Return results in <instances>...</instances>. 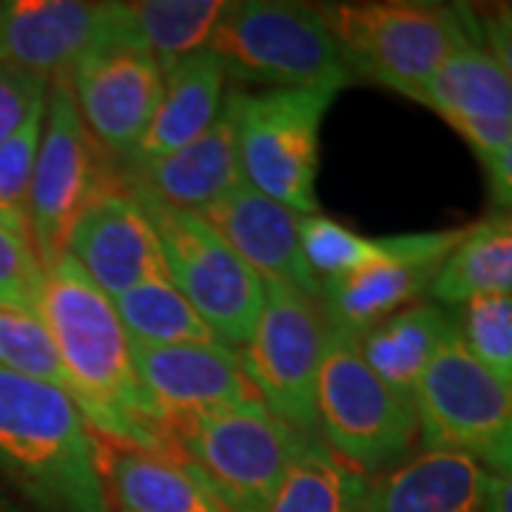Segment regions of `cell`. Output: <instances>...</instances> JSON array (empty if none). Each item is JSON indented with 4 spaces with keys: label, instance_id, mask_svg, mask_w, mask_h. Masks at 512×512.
Segmentation results:
<instances>
[{
    "label": "cell",
    "instance_id": "cell-36",
    "mask_svg": "<svg viewBox=\"0 0 512 512\" xmlns=\"http://www.w3.org/2000/svg\"><path fill=\"white\" fill-rule=\"evenodd\" d=\"M495 512H512V470L495 473Z\"/></svg>",
    "mask_w": 512,
    "mask_h": 512
},
{
    "label": "cell",
    "instance_id": "cell-21",
    "mask_svg": "<svg viewBox=\"0 0 512 512\" xmlns=\"http://www.w3.org/2000/svg\"><path fill=\"white\" fill-rule=\"evenodd\" d=\"M97 467L120 512H231L202 481L160 453L97 441Z\"/></svg>",
    "mask_w": 512,
    "mask_h": 512
},
{
    "label": "cell",
    "instance_id": "cell-19",
    "mask_svg": "<svg viewBox=\"0 0 512 512\" xmlns=\"http://www.w3.org/2000/svg\"><path fill=\"white\" fill-rule=\"evenodd\" d=\"M367 512H495V473L467 453L424 447L370 481Z\"/></svg>",
    "mask_w": 512,
    "mask_h": 512
},
{
    "label": "cell",
    "instance_id": "cell-27",
    "mask_svg": "<svg viewBox=\"0 0 512 512\" xmlns=\"http://www.w3.org/2000/svg\"><path fill=\"white\" fill-rule=\"evenodd\" d=\"M114 311L120 316L128 339L137 345H208L220 342L217 333L171 285V279H148L143 285L120 293Z\"/></svg>",
    "mask_w": 512,
    "mask_h": 512
},
{
    "label": "cell",
    "instance_id": "cell-12",
    "mask_svg": "<svg viewBox=\"0 0 512 512\" xmlns=\"http://www.w3.org/2000/svg\"><path fill=\"white\" fill-rule=\"evenodd\" d=\"M77 111L100 146L120 163L140 143L163 94V69L128 32L123 3H114L109 32L66 77Z\"/></svg>",
    "mask_w": 512,
    "mask_h": 512
},
{
    "label": "cell",
    "instance_id": "cell-37",
    "mask_svg": "<svg viewBox=\"0 0 512 512\" xmlns=\"http://www.w3.org/2000/svg\"><path fill=\"white\" fill-rule=\"evenodd\" d=\"M0 512H23V510H20L18 504L12 501V498H6V495L0 493Z\"/></svg>",
    "mask_w": 512,
    "mask_h": 512
},
{
    "label": "cell",
    "instance_id": "cell-15",
    "mask_svg": "<svg viewBox=\"0 0 512 512\" xmlns=\"http://www.w3.org/2000/svg\"><path fill=\"white\" fill-rule=\"evenodd\" d=\"M111 20L114 3L0 0V60L52 86L72 74Z\"/></svg>",
    "mask_w": 512,
    "mask_h": 512
},
{
    "label": "cell",
    "instance_id": "cell-22",
    "mask_svg": "<svg viewBox=\"0 0 512 512\" xmlns=\"http://www.w3.org/2000/svg\"><path fill=\"white\" fill-rule=\"evenodd\" d=\"M453 333V311L436 302H416L365 330L359 336V350L390 390L413 402L424 370Z\"/></svg>",
    "mask_w": 512,
    "mask_h": 512
},
{
    "label": "cell",
    "instance_id": "cell-16",
    "mask_svg": "<svg viewBox=\"0 0 512 512\" xmlns=\"http://www.w3.org/2000/svg\"><path fill=\"white\" fill-rule=\"evenodd\" d=\"M131 359L146 396L163 419L259 402L239 350L208 345H137Z\"/></svg>",
    "mask_w": 512,
    "mask_h": 512
},
{
    "label": "cell",
    "instance_id": "cell-7",
    "mask_svg": "<svg viewBox=\"0 0 512 512\" xmlns=\"http://www.w3.org/2000/svg\"><path fill=\"white\" fill-rule=\"evenodd\" d=\"M123 183L126 180L117 160L83 123L69 83H52L46 94L43 137L26 202L29 237L43 268H52L66 254V239L80 214Z\"/></svg>",
    "mask_w": 512,
    "mask_h": 512
},
{
    "label": "cell",
    "instance_id": "cell-13",
    "mask_svg": "<svg viewBox=\"0 0 512 512\" xmlns=\"http://www.w3.org/2000/svg\"><path fill=\"white\" fill-rule=\"evenodd\" d=\"M467 228L387 237V254L370 268L322 291V311L333 330L362 336L402 308L430 293L444 259L453 254Z\"/></svg>",
    "mask_w": 512,
    "mask_h": 512
},
{
    "label": "cell",
    "instance_id": "cell-20",
    "mask_svg": "<svg viewBox=\"0 0 512 512\" xmlns=\"http://www.w3.org/2000/svg\"><path fill=\"white\" fill-rule=\"evenodd\" d=\"M228 74L222 60L208 49L183 57L163 72V94L140 143L131 148L120 168L151 163L177 148L194 143L214 126L225 103Z\"/></svg>",
    "mask_w": 512,
    "mask_h": 512
},
{
    "label": "cell",
    "instance_id": "cell-30",
    "mask_svg": "<svg viewBox=\"0 0 512 512\" xmlns=\"http://www.w3.org/2000/svg\"><path fill=\"white\" fill-rule=\"evenodd\" d=\"M453 322L470 356L512 387V293L467 299L456 308Z\"/></svg>",
    "mask_w": 512,
    "mask_h": 512
},
{
    "label": "cell",
    "instance_id": "cell-29",
    "mask_svg": "<svg viewBox=\"0 0 512 512\" xmlns=\"http://www.w3.org/2000/svg\"><path fill=\"white\" fill-rule=\"evenodd\" d=\"M0 367L23 379L52 384L69 396L66 370L40 313L0 308Z\"/></svg>",
    "mask_w": 512,
    "mask_h": 512
},
{
    "label": "cell",
    "instance_id": "cell-24",
    "mask_svg": "<svg viewBox=\"0 0 512 512\" xmlns=\"http://www.w3.org/2000/svg\"><path fill=\"white\" fill-rule=\"evenodd\" d=\"M512 293V214H493L467 225L464 239L444 259L430 285L441 308H458L467 299Z\"/></svg>",
    "mask_w": 512,
    "mask_h": 512
},
{
    "label": "cell",
    "instance_id": "cell-26",
    "mask_svg": "<svg viewBox=\"0 0 512 512\" xmlns=\"http://www.w3.org/2000/svg\"><path fill=\"white\" fill-rule=\"evenodd\" d=\"M225 6V0H134L123 3V12L128 32L168 72L208 46Z\"/></svg>",
    "mask_w": 512,
    "mask_h": 512
},
{
    "label": "cell",
    "instance_id": "cell-8",
    "mask_svg": "<svg viewBox=\"0 0 512 512\" xmlns=\"http://www.w3.org/2000/svg\"><path fill=\"white\" fill-rule=\"evenodd\" d=\"M342 89H237V146L245 183L296 214H319L322 123Z\"/></svg>",
    "mask_w": 512,
    "mask_h": 512
},
{
    "label": "cell",
    "instance_id": "cell-9",
    "mask_svg": "<svg viewBox=\"0 0 512 512\" xmlns=\"http://www.w3.org/2000/svg\"><path fill=\"white\" fill-rule=\"evenodd\" d=\"M134 197L140 200L160 239L171 285L183 293L222 345L234 350L245 348L265 305V282L200 214L180 211L140 194Z\"/></svg>",
    "mask_w": 512,
    "mask_h": 512
},
{
    "label": "cell",
    "instance_id": "cell-18",
    "mask_svg": "<svg viewBox=\"0 0 512 512\" xmlns=\"http://www.w3.org/2000/svg\"><path fill=\"white\" fill-rule=\"evenodd\" d=\"M200 217L262 282L291 285L322 302V288L316 285L299 245L302 214L242 183L220 202L200 211Z\"/></svg>",
    "mask_w": 512,
    "mask_h": 512
},
{
    "label": "cell",
    "instance_id": "cell-35",
    "mask_svg": "<svg viewBox=\"0 0 512 512\" xmlns=\"http://www.w3.org/2000/svg\"><path fill=\"white\" fill-rule=\"evenodd\" d=\"M487 168V180H490V191L493 200L512 214V140L501 148L498 154L481 160Z\"/></svg>",
    "mask_w": 512,
    "mask_h": 512
},
{
    "label": "cell",
    "instance_id": "cell-14",
    "mask_svg": "<svg viewBox=\"0 0 512 512\" xmlns=\"http://www.w3.org/2000/svg\"><path fill=\"white\" fill-rule=\"evenodd\" d=\"M66 254L109 299L168 276L154 225L126 183L80 214L66 239Z\"/></svg>",
    "mask_w": 512,
    "mask_h": 512
},
{
    "label": "cell",
    "instance_id": "cell-28",
    "mask_svg": "<svg viewBox=\"0 0 512 512\" xmlns=\"http://www.w3.org/2000/svg\"><path fill=\"white\" fill-rule=\"evenodd\" d=\"M299 245L316 285L325 291L348 276L359 274L387 254V237H362L348 225L325 214H302Z\"/></svg>",
    "mask_w": 512,
    "mask_h": 512
},
{
    "label": "cell",
    "instance_id": "cell-33",
    "mask_svg": "<svg viewBox=\"0 0 512 512\" xmlns=\"http://www.w3.org/2000/svg\"><path fill=\"white\" fill-rule=\"evenodd\" d=\"M46 94L49 83L0 60V143L46 100Z\"/></svg>",
    "mask_w": 512,
    "mask_h": 512
},
{
    "label": "cell",
    "instance_id": "cell-1",
    "mask_svg": "<svg viewBox=\"0 0 512 512\" xmlns=\"http://www.w3.org/2000/svg\"><path fill=\"white\" fill-rule=\"evenodd\" d=\"M40 316L55 339L77 404L94 439L160 453L163 416L146 396L131 359V339L106 293L63 254L46 268Z\"/></svg>",
    "mask_w": 512,
    "mask_h": 512
},
{
    "label": "cell",
    "instance_id": "cell-4",
    "mask_svg": "<svg viewBox=\"0 0 512 512\" xmlns=\"http://www.w3.org/2000/svg\"><path fill=\"white\" fill-rule=\"evenodd\" d=\"M350 77L416 97L441 63L476 40L467 6L433 0H362L316 6Z\"/></svg>",
    "mask_w": 512,
    "mask_h": 512
},
{
    "label": "cell",
    "instance_id": "cell-32",
    "mask_svg": "<svg viewBox=\"0 0 512 512\" xmlns=\"http://www.w3.org/2000/svg\"><path fill=\"white\" fill-rule=\"evenodd\" d=\"M43 117L46 100L35 106L32 114L0 143V214L12 220L26 222V202L43 137Z\"/></svg>",
    "mask_w": 512,
    "mask_h": 512
},
{
    "label": "cell",
    "instance_id": "cell-31",
    "mask_svg": "<svg viewBox=\"0 0 512 512\" xmlns=\"http://www.w3.org/2000/svg\"><path fill=\"white\" fill-rule=\"evenodd\" d=\"M46 268L29 237V225L0 214V308L40 313Z\"/></svg>",
    "mask_w": 512,
    "mask_h": 512
},
{
    "label": "cell",
    "instance_id": "cell-5",
    "mask_svg": "<svg viewBox=\"0 0 512 512\" xmlns=\"http://www.w3.org/2000/svg\"><path fill=\"white\" fill-rule=\"evenodd\" d=\"M205 49L220 57L225 74L239 83L268 89H345L353 83L328 23L308 3H228Z\"/></svg>",
    "mask_w": 512,
    "mask_h": 512
},
{
    "label": "cell",
    "instance_id": "cell-17",
    "mask_svg": "<svg viewBox=\"0 0 512 512\" xmlns=\"http://www.w3.org/2000/svg\"><path fill=\"white\" fill-rule=\"evenodd\" d=\"M120 171L134 194L180 211L200 214L220 202L245 183L237 146V89L225 94L220 117L194 143Z\"/></svg>",
    "mask_w": 512,
    "mask_h": 512
},
{
    "label": "cell",
    "instance_id": "cell-23",
    "mask_svg": "<svg viewBox=\"0 0 512 512\" xmlns=\"http://www.w3.org/2000/svg\"><path fill=\"white\" fill-rule=\"evenodd\" d=\"M413 100L436 111L447 126L461 120L512 123L510 77L481 46L478 37L447 57Z\"/></svg>",
    "mask_w": 512,
    "mask_h": 512
},
{
    "label": "cell",
    "instance_id": "cell-25",
    "mask_svg": "<svg viewBox=\"0 0 512 512\" xmlns=\"http://www.w3.org/2000/svg\"><path fill=\"white\" fill-rule=\"evenodd\" d=\"M370 478L353 470L322 441L293 458L265 512H367Z\"/></svg>",
    "mask_w": 512,
    "mask_h": 512
},
{
    "label": "cell",
    "instance_id": "cell-6",
    "mask_svg": "<svg viewBox=\"0 0 512 512\" xmlns=\"http://www.w3.org/2000/svg\"><path fill=\"white\" fill-rule=\"evenodd\" d=\"M316 424L330 453L359 473H387L419 439L416 407L370 370L359 336L330 328L319 382Z\"/></svg>",
    "mask_w": 512,
    "mask_h": 512
},
{
    "label": "cell",
    "instance_id": "cell-3",
    "mask_svg": "<svg viewBox=\"0 0 512 512\" xmlns=\"http://www.w3.org/2000/svg\"><path fill=\"white\" fill-rule=\"evenodd\" d=\"M311 441L262 402L160 421V456L202 481L231 512H265Z\"/></svg>",
    "mask_w": 512,
    "mask_h": 512
},
{
    "label": "cell",
    "instance_id": "cell-10",
    "mask_svg": "<svg viewBox=\"0 0 512 512\" xmlns=\"http://www.w3.org/2000/svg\"><path fill=\"white\" fill-rule=\"evenodd\" d=\"M330 325L322 302L291 285L265 282L254 336L239 350L259 402L302 439H319L316 382Z\"/></svg>",
    "mask_w": 512,
    "mask_h": 512
},
{
    "label": "cell",
    "instance_id": "cell-11",
    "mask_svg": "<svg viewBox=\"0 0 512 512\" xmlns=\"http://www.w3.org/2000/svg\"><path fill=\"white\" fill-rule=\"evenodd\" d=\"M424 447L458 450L493 473L512 470V387L470 356L453 333L413 393Z\"/></svg>",
    "mask_w": 512,
    "mask_h": 512
},
{
    "label": "cell",
    "instance_id": "cell-34",
    "mask_svg": "<svg viewBox=\"0 0 512 512\" xmlns=\"http://www.w3.org/2000/svg\"><path fill=\"white\" fill-rule=\"evenodd\" d=\"M467 15L481 46L495 57V63L512 83V3L467 6Z\"/></svg>",
    "mask_w": 512,
    "mask_h": 512
},
{
    "label": "cell",
    "instance_id": "cell-2",
    "mask_svg": "<svg viewBox=\"0 0 512 512\" xmlns=\"http://www.w3.org/2000/svg\"><path fill=\"white\" fill-rule=\"evenodd\" d=\"M0 473L43 512H111L97 439L52 384L0 367Z\"/></svg>",
    "mask_w": 512,
    "mask_h": 512
}]
</instances>
